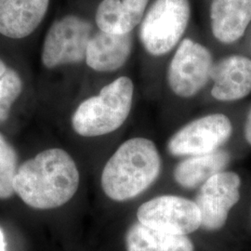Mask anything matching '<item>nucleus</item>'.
Returning a JSON list of instances; mask_svg holds the SVG:
<instances>
[{
  "instance_id": "nucleus-1",
  "label": "nucleus",
  "mask_w": 251,
  "mask_h": 251,
  "mask_svg": "<svg viewBox=\"0 0 251 251\" xmlns=\"http://www.w3.org/2000/svg\"><path fill=\"white\" fill-rule=\"evenodd\" d=\"M79 182V171L72 156L63 149L51 148L19 167L14 192L27 206L53 209L75 197Z\"/></svg>"
},
{
  "instance_id": "nucleus-2",
  "label": "nucleus",
  "mask_w": 251,
  "mask_h": 251,
  "mask_svg": "<svg viewBox=\"0 0 251 251\" xmlns=\"http://www.w3.org/2000/svg\"><path fill=\"white\" fill-rule=\"evenodd\" d=\"M161 167L160 152L152 140L128 139L106 162L100 177L101 189L117 202L134 199L156 181Z\"/></svg>"
},
{
  "instance_id": "nucleus-3",
  "label": "nucleus",
  "mask_w": 251,
  "mask_h": 251,
  "mask_svg": "<svg viewBox=\"0 0 251 251\" xmlns=\"http://www.w3.org/2000/svg\"><path fill=\"white\" fill-rule=\"evenodd\" d=\"M133 98L132 80L127 76L118 77L76 107L71 119L73 129L82 137H99L116 131L129 116Z\"/></svg>"
},
{
  "instance_id": "nucleus-4",
  "label": "nucleus",
  "mask_w": 251,
  "mask_h": 251,
  "mask_svg": "<svg viewBox=\"0 0 251 251\" xmlns=\"http://www.w3.org/2000/svg\"><path fill=\"white\" fill-rule=\"evenodd\" d=\"M190 18L189 0H154L140 24L144 50L152 56L169 53L184 35Z\"/></svg>"
},
{
  "instance_id": "nucleus-5",
  "label": "nucleus",
  "mask_w": 251,
  "mask_h": 251,
  "mask_svg": "<svg viewBox=\"0 0 251 251\" xmlns=\"http://www.w3.org/2000/svg\"><path fill=\"white\" fill-rule=\"evenodd\" d=\"M94 34L92 24L75 14L56 19L46 32L40 62L48 70L85 62L87 47Z\"/></svg>"
},
{
  "instance_id": "nucleus-6",
  "label": "nucleus",
  "mask_w": 251,
  "mask_h": 251,
  "mask_svg": "<svg viewBox=\"0 0 251 251\" xmlns=\"http://www.w3.org/2000/svg\"><path fill=\"white\" fill-rule=\"evenodd\" d=\"M137 222L153 230L189 235L201 229V214L195 201L163 195L152 198L138 207Z\"/></svg>"
},
{
  "instance_id": "nucleus-7",
  "label": "nucleus",
  "mask_w": 251,
  "mask_h": 251,
  "mask_svg": "<svg viewBox=\"0 0 251 251\" xmlns=\"http://www.w3.org/2000/svg\"><path fill=\"white\" fill-rule=\"evenodd\" d=\"M213 65L212 54L205 46L184 38L169 65V87L180 98L195 97L210 79Z\"/></svg>"
},
{
  "instance_id": "nucleus-8",
  "label": "nucleus",
  "mask_w": 251,
  "mask_h": 251,
  "mask_svg": "<svg viewBox=\"0 0 251 251\" xmlns=\"http://www.w3.org/2000/svg\"><path fill=\"white\" fill-rule=\"evenodd\" d=\"M233 134V124L225 114L215 113L198 117L181 126L168 142V151L173 156L187 157L215 152Z\"/></svg>"
},
{
  "instance_id": "nucleus-9",
  "label": "nucleus",
  "mask_w": 251,
  "mask_h": 251,
  "mask_svg": "<svg viewBox=\"0 0 251 251\" xmlns=\"http://www.w3.org/2000/svg\"><path fill=\"white\" fill-rule=\"evenodd\" d=\"M241 177L233 171H222L198 189L195 199L201 214V229L220 232L228 222L230 212L241 198Z\"/></svg>"
},
{
  "instance_id": "nucleus-10",
  "label": "nucleus",
  "mask_w": 251,
  "mask_h": 251,
  "mask_svg": "<svg viewBox=\"0 0 251 251\" xmlns=\"http://www.w3.org/2000/svg\"><path fill=\"white\" fill-rule=\"evenodd\" d=\"M51 0H0V35L11 40L32 36L49 12Z\"/></svg>"
},
{
  "instance_id": "nucleus-11",
  "label": "nucleus",
  "mask_w": 251,
  "mask_h": 251,
  "mask_svg": "<svg viewBox=\"0 0 251 251\" xmlns=\"http://www.w3.org/2000/svg\"><path fill=\"white\" fill-rule=\"evenodd\" d=\"M210 79L211 95L219 101H236L251 92V60L243 55H230L214 63Z\"/></svg>"
},
{
  "instance_id": "nucleus-12",
  "label": "nucleus",
  "mask_w": 251,
  "mask_h": 251,
  "mask_svg": "<svg viewBox=\"0 0 251 251\" xmlns=\"http://www.w3.org/2000/svg\"><path fill=\"white\" fill-rule=\"evenodd\" d=\"M132 48L131 33L114 35L98 30L88 44L85 63L96 72H115L127 62Z\"/></svg>"
},
{
  "instance_id": "nucleus-13",
  "label": "nucleus",
  "mask_w": 251,
  "mask_h": 251,
  "mask_svg": "<svg viewBox=\"0 0 251 251\" xmlns=\"http://www.w3.org/2000/svg\"><path fill=\"white\" fill-rule=\"evenodd\" d=\"M251 22V0H212L210 26L218 41L233 44L245 34Z\"/></svg>"
},
{
  "instance_id": "nucleus-14",
  "label": "nucleus",
  "mask_w": 251,
  "mask_h": 251,
  "mask_svg": "<svg viewBox=\"0 0 251 251\" xmlns=\"http://www.w3.org/2000/svg\"><path fill=\"white\" fill-rule=\"evenodd\" d=\"M149 0H101L95 12V24L100 31L125 35L141 24Z\"/></svg>"
},
{
  "instance_id": "nucleus-15",
  "label": "nucleus",
  "mask_w": 251,
  "mask_h": 251,
  "mask_svg": "<svg viewBox=\"0 0 251 251\" xmlns=\"http://www.w3.org/2000/svg\"><path fill=\"white\" fill-rule=\"evenodd\" d=\"M231 161L230 152L224 149L182 158L173 171V178L181 188H199L216 174L225 171Z\"/></svg>"
},
{
  "instance_id": "nucleus-16",
  "label": "nucleus",
  "mask_w": 251,
  "mask_h": 251,
  "mask_svg": "<svg viewBox=\"0 0 251 251\" xmlns=\"http://www.w3.org/2000/svg\"><path fill=\"white\" fill-rule=\"evenodd\" d=\"M124 247L125 251H197L191 236L153 230L138 222L126 231Z\"/></svg>"
},
{
  "instance_id": "nucleus-17",
  "label": "nucleus",
  "mask_w": 251,
  "mask_h": 251,
  "mask_svg": "<svg viewBox=\"0 0 251 251\" xmlns=\"http://www.w3.org/2000/svg\"><path fill=\"white\" fill-rule=\"evenodd\" d=\"M17 171V152L0 132V199H8L15 193L14 179Z\"/></svg>"
},
{
  "instance_id": "nucleus-18",
  "label": "nucleus",
  "mask_w": 251,
  "mask_h": 251,
  "mask_svg": "<svg viewBox=\"0 0 251 251\" xmlns=\"http://www.w3.org/2000/svg\"><path fill=\"white\" fill-rule=\"evenodd\" d=\"M24 90V81L18 71L9 67L0 78V126L9 119L14 102Z\"/></svg>"
},
{
  "instance_id": "nucleus-19",
  "label": "nucleus",
  "mask_w": 251,
  "mask_h": 251,
  "mask_svg": "<svg viewBox=\"0 0 251 251\" xmlns=\"http://www.w3.org/2000/svg\"><path fill=\"white\" fill-rule=\"evenodd\" d=\"M244 137L247 143L251 146V108L247 116L244 125Z\"/></svg>"
},
{
  "instance_id": "nucleus-20",
  "label": "nucleus",
  "mask_w": 251,
  "mask_h": 251,
  "mask_svg": "<svg viewBox=\"0 0 251 251\" xmlns=\"http://www.w3.org/2000/svg\"><path fill=\"white\" fill-rule=\"evenodd\" d=\"M9 69L8 64L5 63V61H3L0 58V78L5 75V73L7 72V70Z\"/></svg>"
},
{
  "instance_id": "nucleus-21",
  "label": "nucleus",
  "mask_w": 251,
  "mask_h": 251,
  "mask_svg": "<svg viewBox=\"0 0 251 251\" xmlns=\"http://www.w3.org/2000/svg\"><path fill=\"white\" fill-rule=\"evenodd\" d=\"M0 251H6V242L4 238V233L0 229Z\"/></svg>"
}]
</instances>
